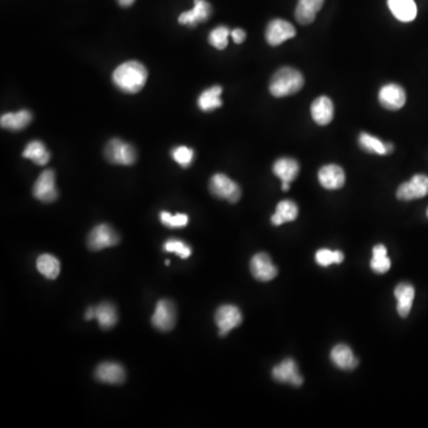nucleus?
<instances>
[{
	"mask_svg": "<svg viewBox=\"0 0 428 428\" xmlns=\"http://www.w3.org/2000/svg\"><path fill=\"white\" fill-rule=\"evenodd\" d=\"M148 80V70L138 61H127L118 65L112 74L114 86L124 93L135 94L142 90Z\"/></svg>",
	"mask_w": 428,
	"mask_h": 428,
	"instance_id": "obj_1",
	"label": "nucleus"
},
{
	"mask_svg": "<svg viewBox=\"0 0 428 428\" xmlns=\"http://www.w3.org/2000/svg\"><path fill=\"white\" fill-rule=\"evenodd\" d=\"M305 85L300 70L293 67H282L270 79L269 92L275 98H285L296 94Z\"/></svg>",
	"mask_w": 428,
	"mask_h": 428,
	"instance_id": "obj_2",
	"label": "nucleus"
},
{
	"mask_svg": "<svg viewBox=\"0 0 428 428\" xmlns=\"http://www.w3.org/2000/svg\"><path fill=\"white\" fill-rule=\"evenodd\" d=\"M105 157L112 164L132 166L137 161V151L130 143L112 138L105 148Z\"/></svg>",
	"mask_w": 428,
	"mask_h": 428,
	"instance_id": "obj_3",
	"label": "nucleus"
},
{
	"mask_svg": "<svg viewBox=\"0 0 428 428\" xmlns=\"http://www.w3.org/2000/svg\"><path fill=\"white\" fill-rule=\"evenodd\" d=\"M209 191L218 199L228 200L230 204H236L241 196V189L237 182L225 174H214L209 180Z\"/></svg>",
	"mask_w": 428,
	"mask_h": 428,
	"instance_id": "obj_4",
	"label": "nucleus"
},
{
	"mask_svg": "<svg viewBox=\"0 0 428 428\" xmlns=\"http://www.w3.org/2000/svg\"><path fill=\"white\" fill-rule=\"evenodd\" d=\"M120 237L114 231V228L110 225L99 224L90 231L87 238V245L92 251H100V250L112 248L114 245L119 244Z\"/></svg>",
	"mask_w": 428,
	"mask_h": 428,
	"instance_id": "obj_5",
	"label": "nucleus"
},
{
	"mask_svg": "<svg viewBox=\"0 0 428 428\" xmlns=\"http://www.w3.org/2000/svg\"><path fill=\"white\" fill-rule=\"evenodd\" d=\"M55 179V171L51 169L43 171L33 184V196L45 204L55 201L58 198Z\"/></svg>",
	"mask_w": 428,
	"mask_h": 428,
	"instance_id": "obj_6",
	"label": "nucleus"
},
{
	"mask_svg": "<svg viewBox=\"0 0 428 428\" xmlns=\"http://www.w3.org/2000/svg\"><path fill=\"white\" fill-rule=\"evenodd\" d=\"M151 322L156 330L169 332L175 327V305L167 299H162L156 305L155 313L151 318Z\"/></svg>",
	"mask_w": 428,
	"mask_h": 428,
	"instance_id": "obj_7",
	"label": "nucleus"
},
{
	"mask_svg": "<svg viewBox=\"0 0 428 428\" xmlns=\"http://www.w3.org/2000/svg\"><path fill=\"white\" fill-rule=\"evenodd\" d=\"M214 322L219 328V335L225 337L230 331L241 325L243 322V315L238 307L233 305H223L216 310Z\"/></svg>",
	"mask_w": 428,
	"mask_h": 428,
	"instance_id": "obj_8",
	"label": "nucleus"
},
{
	"mask_svg": "<svg viewBox=\"0 0 428 428\" xmlns=\"http://www.w3.org/2000/svg\"><path fill=\"white\" fill-rule=\"evenodd\" d=\"M428 194V176L424 174H416L411 181L404 182L397 188L396 196L402 201L421 199Z\"/></svg>",
	"mask_w": 428,
	"mask_h": 428,
	"instance_id": "obj_9",
	"label": "nucleus"
},
{
	"mask_svg": "<svg viewBox=\"0 0 428 428\" xmlns=\"http://www.w3.org/2000/svg\"><path fill=\"white\" fill-rule=\"evenodd\" d=\"M379 102L386 110H401L407 102V94L397 84H388L379 90Z\"/></svg>",
	"mask_w": 428,
	"mask_h": 428,
	"instance_id": "obj_10",
	"label": "nucleus"
},
{
	"mask_svg": "<svg viewBox=\"0 0 428 428\" xmlns=\"http://www.w3.org/2000/svg\"><path fill=\"white\" fill-rule=\"evenodd\" d=\"M296 35V30L290 22L278 18L270 22L265 29V40L273 47L282 45L287 40L293 38Z\"/></svg>",
	"mask_w": 428,
	"mask_h": 428,
	"instance_id": "obj_11",
	"label": "nucleus"
},
{
	"mask_svg": "<svg viewBox=\"0 0 428 428\" xmlns=\"http://www.w3.org/2000/svg\"><path fill=\"white\" fill-rule=\"evenodd\" d=\"M250 270L253 278L257 281L269 282L278 276V270L274 265L269 255L265 253H258L251 258Z\"/></svg>",
	"mask_w": 428,
	"mask_h": 428,
	"instance_id": "obj_12",
	"label": "nucleus"
},
{
	"mask_svg": "<svg viewBox=\"0 0 428 428\" xmlns=\"http://www.w3.org/2000/svg\"><path fill=\"white\" fill-rule=\"evenodd\" d=\"M273 379L278 383L292 384L294 387H301L303 383L301 374L299 372L298 364L292 358L282 360L271 371Z\"/></svg>",
	"mask_w": 428,
	"mask_h": 428,
	"instance_id": "obj_13",
	"label": "nucleus"
},
{
	"mask_svg": "<svg viewBox=\"0 0 428 428\" xmlns=\"http://www.w3.org/2000/svg\"><path fill=\"white\" fill-rule=\"evenodd\" d=\"M273 171L274 174L281 180L282 191L287 192L290 188V184L298 177L299 173H300V164L296 159L282 157L274 164Z\"/></svg>",
	"mask_w": 428,
	"mask_h": 428,
	"instance_id": "obj_14",
	"label": "nucleus"
},
{
	"mask_svg": "<svg viewBox=\"0 0 428 428\" xmlns=\"http://www.w3.org/2000/svg\"><path fill=\"white\" fill-rule=\"evenodd\" d=\"M212 15V6L206 0H194V8L189 11L181 13L179 23L194 28L199 23H204Z\"/></svg>",
	"mask_w": 428,
	"mask_h": 428,
	"instance_id": "obj_15",
	"label": "nucleus"
},
{
	"mask_svg": "<svg viewBox=\"0 0 428 428\" xmlns=\"http://www.w3.org/2000/svg\"><path fill=\"white\" fill-rule=\"evenodd\" d=\"M318 179L322 187L335 191L345 184V173L337 164H326L319 171Z\"/></svg>",
	"mask_w": 428,
	"mask_h": 428,
	"instance_id": "obj_16",
	"label": "nucleus"
},
{
	"mask_svg": "<svg viewBox=\"0 0 428 428\" xmlns=\"http://www.w3.org/2000/svg\"><path fill=\"white\" fill-rule=\"evenodd\" d=\"M310 113L314 122H317L320 127H326L332 120L335 116V106L333 102L328 97L322 95L314 100L310 106Z\"/></svg>",
	"mask_w": 428,
	"mask_h": 428,
	"instance_id": "obj_17",
	"label": "nucleus"
},
{
	"mask_svg": "<svg viewBox=\"0 0 428 428\" xmlns=\"http://www.w3.org/2000/svg\"><path fill=\"white\" fill-rule=\"evenodd\" d=\"M94 375L102 383L117 384V386L124 383L127 377L124 367L120 364L112 362H105L98 365Z\"/></svg>",
	"mask_w": 428,
	"mask_h": 428,
	"instance_id": "obj_18",
	"label": "nucleus"
},
{
	"mask_svg": "<svg viewBox=\"0 0 428 428\" xmlns=\"http://www.w3.org/2000/svg\"><path fill=\"white\" fill-rule=\"evenodd\" d=\"M396 300H397V313L401 318H407L412 310L413 301L415 296V290L411 283L402 282L394 290Z\"/></svg>",
	"mask_w": 428,
	"mask_h": 428,
	"instance_id": "obj_19",
	"label": "nucleus"
},
{
	"mask_svg": "<svg viewBox=\"0 0 428 428\" xmlns=\"http://www.w3.org/2000/svg\"><path fill=\"white\" fill-rule=\"evenodd\" d=\"M324 3L325 0H299L296 8H295V19L299 24H312L317 13L324 6Z\"/></svg>",
	"mask_w": 428,
	"mask_h": 428,
	"instance_id": "obj_20",
	"label": "nucleus"
},
{
	"mask_svg": "<svg viewBox=\"0 0 428 428\" xmlns=\"http://www.w3.org/2000/svg\"><path fill=\"white\" fill-rule=\"evenodd\" d=\"M331 360L335 367L342 370H352L359 364L350 347L345 344H338L331 351Z\"/></svg>",
	"mask_w": 428,
	"mask_h": 428,
	"instance_id": "obj_21",
	"label": "nucleus"
},
{
	"mask_svg": "<svg viewBox=\"0 0 428 428\" xmlns=\"http://www.w3.org/2000/svg\"><path fill=\"white\" fill-rule=\"evenodd\" d=\"M388 6L393 16L404 23L414 21L418 15V8L414 0H388Z\"/></svg>",
	"mask_w": 428,
	"mask_h": 428,
	"instance_id": "obj_22",
	"label": "nucleus"
},
{
	"mask_svg": "<svg viewBox=\"0 0 428 428\" xmlns=\"http://www.w3.org/2000/svg\"><path fill=\"white\" fill-rule=\"evenodd\" d=\"M33 120V114L29 110H21L18 112H10L1 116L0 125L3 129L11 131H21L28 127Z\"/></svg>",
	"mask_w": 428,
	"mask_h": 428,
	"instance_id": "obj_23",
	"label": "nucleus"
},
{
	"mask_svg": "<svg viewBox=\"0 0 428 428\" xmlns=\"http://www.w3.org/2000/svg\"><path fill=\"white\" fill-rule=\"evenodd\" d=\"M299 216L298 205L292 200H282L276 206V211L271 216V224L275 226L294 221Z\"/></svg>",
	"mask_w": 428,
	"mask_h": 428,
	"instance_id": "obj_24",
	"label": "nucleus"
},
{
	"mask_svg": "<svg viewBox=\"0 0 428 428\" xmlns=\"http://www.w3.org/2000/svg\"><path fill=\"white\" fill-rule=\"evenodd\" d=\"M221 93H223V88L221 86H212L207 90H205L198 98V106L200 110L204 112H211L216 109H219L223 105L221 98Z\"/></svg>",
	"mask_w": 428,
	"mask_h": 428,
	"instance_id": "obj_25",
	"label": "nucleus"
},
{
	"mask_svg": "<svg viewBox=\"0 0 428 428\" xmlns=\"http://www.w3.org/2000/svg\"><path fill=\"white\" fill-rule=\"evenodd\" d=\"M95 319L102 330H111L118 322V314L111 302H102L95 307Z\"/></svg>",
	"mask_w": 428,
	"mask_h": 428,
	"instance_id": "obj_26",
	"label": "nucleus"
},
{
	"mask_svg": "<svg viewBox=\"0 0 428 428\" xmlns=\"http://www.w3.org/2000/svg\"><path fill=\"white\" fill-rule=\"evenodd\" d=\"M23 157L31 159L37 166H45L49 162L50 152L47 150L45 143L41 141H33L29 143L23 151Z\"/></svg>",
	"mask_w": 428,
	"mask_h": 428,
	"instance_id": "obj_27",
	"label": "nucleus"
},
{
	"mask_svg": "<svg viewBox=\"0 0 428 428\" xmlns=\"http://www.w3.org/2000/svg\"><path fill=\"white\" fill-rule=\"evenodd\" d=\"M37 269L38 271L49 280H55L60 275L61 264L56 257L49 253H43L37 258Z\"/></svg>",
	"mask_w": 428,
	"mask_h": 428,
	"instance_id": "obj_28",
	"label": "nucleus"
},
{
	"mask_svg": "<svg viewBox=\"0 0 428 428\" xmlns=\"http://www.w3.org/2000/svg\"><path fill=\"white\" fill-rule=\"evenodd\" d=\"M370 267L376 274H386L388 270L390 269L392 262L388 257V250L383 244H377L374 246Z\"/></svg>",
	"mask_w": 428,
	"mask_h": 428,
	"instance_id": "obj_29",
	"label": "nucleus"
},
{
	"mask_svg": "<svg viewBox=\"0 0 428 428\" xmlns=\"http://www.w3.org/2000/svg\"><path fill=\"white\" fill-rule=\"evenodd\" d=\"M359 147L362 148L364 151L375 154V155H388V143H383L381 139L377 138L375 136L367 134V132H360L358 137Z\"/></svg>",
	"mask_w": 428,
	"mask_h": 428,
	"instance_id": "obj_30",
	"label": "nucleus"
},
{
	"mask_svg": "<svg viewBox=\"0 0 428 428\" xmlns=\"http://www.w3.org/2000/svg\"><path fill=\"white\" fill-rule=\"evenodd\" d=\"M230 35H231L230 29L228 26H224V25H221L218 28L213 29L209 33V36H208V42L216 49L224 50L228 47Z\"/></svg>",
	"mask_w": 428,
	"mask_h": 428,
	"instance_id": "obj_31",
	"label": "nucleus"
},
{
	"mask_svg": "<svg viewBox=\"0 0 428 428\" xmlns=\"http://www.w3.org/2000/svg\"><path fill=\"white\" fill-rule=\"evenodd\" d=\"M315 261L322 267L340 264L344 261V253L342 251H331L328 249L319 250L315 253Z\"/></svg>",
	"mask_w": 428,
	"mask_h": 428,
	"instance_id": "obj_32",
	"label": "nucleus"
},
{
	"mask_svg": "<svg viewBox=\"0 0 428 428\" xmlns=\"http://www.w3.org/2000/svg\"><path fill=\"white\" fill-rule=\"evenodd\" d=\"M171 157L176 164H179L182 168H188L193 164L194 159V150L186 145H179L171 150Z\"/></svg>",
	"mask_w": 428,
	"mask_h": 428,
	"instance_id": "obj_33",
	"label": "nucleus"
},
{
	"mask_svg": "<svg viewBox=\"0 0 428 428\" xmlns=\"http://www.w3.org/2000/svg\"><path fill=\"white\" fill-rule=\"evenodd\" d=\"M164 251L174 253L181 258H188L192 253L191 246L180 239H168L164 245Z\"/></svg>",
	"mask_w": 428,
	"mask_h": 428,
	"instance_id": "obj_34",
	"label": "nucleus"
},
{
	"mask_svg": "<svg viewBox=\"0 0 428 428\" xmlns=\"http://www.w3.org/2000/svg\"><path fill=\"white\" fill-rule=\"evenodd\" d=\"M162 224L171 228H184L188 224V216L184 213H177V214H171L169 212H161L159 214Z\"/></svg>",
	"mask_w": 428,
	"mask_h": 428,
	"instance_id": "obj_35",
	"label": "nucleus"
},
{
	"mask_svg": "<svg viewBox=\"0 0 428 428\" xmlns=\"http://www.w3.org/2000/svg\"><path fill=\"white\" fill-rule=\"evenodd\" d=\"M231 37H232L233 42L236 45H241V43L245 41L246 33H245L243 29H233L232 31H231Z\"/></svg>",
	"mask_w": 428,
	"mask_h": 428,
	"instance_id": "obj_36",
	"label": "nucleus"
},
{
	"mask_svg": "<svg viewBox=\"0 0 428 428\" xmlns=\"http://www.w3.org/2000/svg\"><path fill=\"white\" fill-rule=\"evenodd\" d=\"M85 319L86 320H92V319H95V308H93V307H90L88 310H86Z\"/></svg>",
	"mask_w": 428,
	"mask_h": 428,
	"instance_id": "obj_37",
	"label": "nucleus"
},
{
	"mask_svg": "<svg viewBox=\"0 0 428 428\" xmlns=\"http://www.w3.org/2000/svg\"><path fill=\"white\" fill-rule=\"evenodd\" d=\"M118 1V4L122 8H129L131 5L135 3V0H117Z\"/></svg>",
	"mask_w": 428,
	"mask_h": 428,
	"instance_id": "obj_38",
	"label": "nucleus"
},
{
	"mask_svg": "<svg viewBox=\"0 0 428 428\" xmlns=\"http://www.w3.org/2000/svg\"><path fill=\"white\" fill-rule=\"evenodd\" d=\"M427 216H428V209H427Z\"/></svg>",
	"mask_w": 428,
	"mask_h": 428,
	"instance_id": "obj_39",
	"label": "nucleus"
}]
</instances>
